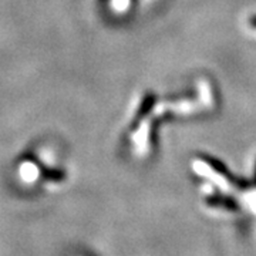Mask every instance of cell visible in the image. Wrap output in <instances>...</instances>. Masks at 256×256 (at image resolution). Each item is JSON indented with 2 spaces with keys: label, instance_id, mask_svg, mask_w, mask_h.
Wrapping results in <instances>:
<instances>
[{
  "label": "cell",
  "instance_id": "6da1fadb",
  "mask_svg": "<svg viewBox=\"0 0 256 256\" xmlns=\"http://www.w3.org/2000/svg\"><path fill=\"white\" fill-rule=\"evenodd\" d=\"M20 175L24 181L33 182L37 178V166L33 162H23L20 166Z\"/></svg>",
  "mask_w": 256,
  "mask_h": 256
},
{
  "label": "cell",
  "instance_id": "3957f363",
  "mask_svg": "<svg viewBox=\"0 0 256 256\" xmlns=\"http://www.w3.org/2000/svg\"><path fill=\"white\" fill-rule=\"evenodd\" d=\"M249 24L254 28H256V16H252V18H249Z\"/></svg>",
  "mask_w": 256,
  "mask_h": 256
},
{
  "label": "cell",
  "instance_id": "7a4b0ae2",
  "mask_svg": "<svg viewBox=\"0 0 256 256\" xmlns=\"http://www.w3.org/2000/svg\"><path fill=\"white\" fill-rule=\"evenodd\" d=\"M154 96H146V100H144V102L141 104V108H140V112H138V116H144V114H146L148 111L151 110V107L154 106Z\"/></svg>",
  "mask_w": 256,
  "mask_h": 256
}]
</instances>
